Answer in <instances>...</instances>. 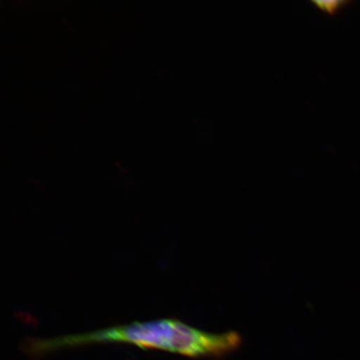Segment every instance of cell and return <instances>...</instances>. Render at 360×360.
Wrapping results in <instances>:
<instances>
[{
    "instance_id": "7a4b0ae2",
    "label": "cell",
    "mask_w": 360,
    "mask_h": 360,
    "mask_svg": "<svg viewBox=\"0 0 360 360\" xmlns=\"http://www.w3.org/2000/svg\"><path fill=\"white\" fill-rule=\"evenodd\" d=\"M314 6L319 11L328 13L330 15H335L341 11V8L348 6L350 2L344 0H330V1H311Z\"/></svg>"
},
{
    "instance_id": "6da1fadb",
    "label": "cell",
    "mask_w": 360,
    "mask_h": 360,
    "mask_svg": "<svg viewBox=\"0 0 360 360\" xmlns=\"http://www.w3.org/2000/svg\"><path fill=\"white\" fill-rule=\"evenodd\" d=\"M242 337L235 331L214 334L198 330L174 319L135 322L103 330L26 342L30 354H42L53 351L82 347L97 344L123 343L142 349L167 351L191 358H223L236 352Z\"/></svg>"
}]
</instances>
